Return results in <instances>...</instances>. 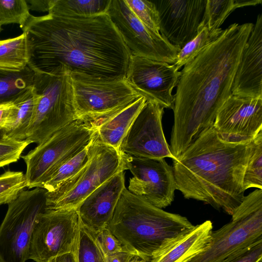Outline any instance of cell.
Masks as SVG:
<instances>
[{
  "label": "cell",
  "instance_id": "1",
  "mask_svg": "<svg viewBox=\"0 0 262 262\" xmlns=\"http://www.w3.org/2000/svg\"><path fill=\"white\" fill-rule=\"evenodd\" d=\"M28 66L34 73L125 79L131 55L107 13L91 17L31 15Z\"/></svg>",
  "mask_w": 262,
  "mask_h": 262
},
{
  "label": "cell",
  "instance_id": "2",
  "mask_svg": "<svg viewBox=\"0 0 262 262\" xmlns=\"http://www.w3.org/2000/svg\"><path fill=\"white\" fill-rule=\"evenodd\" d=\"M253 25H231L180 72L169 145L174 159L213 127L217 111L232 94L234 77Z\"/></svg>",
  "mask_w": 262,
  "mask_h": 262
},
{
  "label": "cell",
  "instance_id": "3",
  "mask_svg": "<svg viewBox=\"0 0 262 262\" xmlns=\"http://www.w3.org/2000/svg\"><path fill=\"white\" fill-rule=\"evenodd\" d=\"M252 149V141L227 142L210 128L173 159L176 189L186 199L232 215L245 196L243 178Z\"/></svg>",
  "mask_w": 262,
  "mask_h": 262
},
{
  "label": "cell",
  "instance_id": "4",
  "mask_svg": "<svg viewBox=\"0 0 262 262\" xmlns=\"http://www.w3.org/2000/svg\"><path fill=\"white\" fill-rule=\"evenodd\" d=\"M193 227L186 217L158 208L125 188L107 227L126 252L149 262Z\"/></svg>",
  "mask_w": 262,
  "mask_h": 262
},
{
  "label": "cell",
  "instance_id": "5",
  "mask_svg": "<svg viewBox=\"0 0 262 262\" xmlns=\"http://www.w3.org/2000/svg\"><path fill=\"white\" fill-rule=\"evenodd\" d=\"M88 148L89 160L83 168L54 191H47V210L76 209L105 181L127 170V155L101 142L96 132Z\"/></svg>",
  "mask_w": 262,
  "mask_h": 262
},
{
  "label": "cell",
  "instance_id": "6",
  "mask_svg": "<svg viewBox=\"0 0 262 262\" xmlns=\"http://www.w3.org/2000/svg\"><path fill=\"white\" fill-rule=\"evenodd\" d=\"M32 86L38 97L25 140L39 144L78 118L70 74L34 73Z\"/></svg>",
  "mask_w": 262,
  "mask_h": 262
},
{
  "label": "cell",
  "instance_id": "7",
  "mask_svg": "<svg viewBox=\"0 0 262 262\" xmlns=\"http://www.w3.org/2000/svg\"><path fill=\"white\" fill-rule=\"evenodd\" d=\"M95 132L92 123L78 119L21 156L26 165L27 187L40 188L57 168L88 144Z\"/></svg>",
  "mask_w": 262,
  "mask_h": 262
},
{
  "label": "cell",
  "instance_id": "8",
  "mask_svg": "<svg viewBox=\"0 0 262 262\" xmlns=\"http://www.w3.org/2000/svg\"><path fill=\"white\" fill-rule=\"evenodd\" d=\"M262 241V189L246 196L231 221L212 231L208 247L187 262H221L233 252Z\"/></svg>",
  "mask_w": 262,
  "mask_h": 262
},
{
  "label": "cell",
  "instance_id": "9",
  "mask_svg": "<svg viewBox=\"0 0 262 262\" xmlns=\"http://www.w3.org/2000/svg\"><path fill=\"white\" fill-rule=\"evenodd\" d=\"M47 191L41 188L21 191L8 204L0 226V262H26L33 229L46 211Z\"/></svg>",
  "mask_w": 262,
  "mask_h": 262
},
{
  "label": "cell",
  "instance_id": "10",
  "mask_svg": "<svg viewBox=\"0 0 262 262\" xmlns=\"http://www.w3.org/2000/svg\"><path fill=\"white\" fill-rule=\"evenodd\" d=\"M79 119L96 124L127 107L141 96L125 79L106 80L71 75Z\"/></svg>",
  "mask_w": 262,
  "mask_h": 262
},
{
  "label": "cell",
  "instance_id": "11",
  "mask_svg": "<svg viewBox=\"0 0 262 262\" xmlns=\"http://www.w3.org/2000/svg\"><path fill=\"white\" fill-rule=\"evenodd\" d=\"M80 226L75 208L47 210L41 213L33 229L29 259L48 262L57 256L76 253Z\"/></svg>",
  "mask_w": 262,
  "mask_h": 262
},
{
  "label": "cell",
  "instance_id": "12",
  "mask_svg": "<svg viewBox=\"0 0 262 262\" xmlns=\"http://www.w3.org/2000/svg\"><path fill=\"white\" fill-rule=\"evenodd\" d=\"M107 14L131 55L174 63L180 49L144 25L125 0H111Z\"/></svg>",
  "mask_w": 262,
  "mask_h": 262
},
{
  "label": "cell",
  "instance_id": "13",
  "mask_svg": "<svg viewBox=\"0 0 262 262\" xmlns=\"http://www.w3.org/2000/svg\"><path fill=\"white\" fill-rule=\"evenodd\" d=\"M180 72L173 64L131 55L126 74L129 85L146 101L173 108Z\"/></svg>",
  "mask_w": 262,
  "mask_h": 262
},
{
  "label": "cell",
  "instance_id": "14",
  "mask_svg": "<svg viewBox=\"0 0 262 262\" xmlns=\"http://www.w3.org/2000/svg\"><path fill=\"white\" fill-rule=\"evenodd\" d=\"M163 110L157 103L146 101L122 140L119 150L136 157L174 159L163 130Z\"/></svg>",
  "mask_w": 262,
  "mask_h": 262
},
{
  "label": "cell",
  "instance_id": "15",
  "mask_svg": "<svg viewBox=\"0 0 262 262\" xmlns=\"http://www.w3.org/2000/svg\"><path fill=\"white\" fill-rule=\"evenodd\" d=\"M127 170L133 174L130 192L161 209L171 205L177 189L172 168L165 159L127 155Z\"/></svg>",
  "mask_w": 262,
  "mask_h": 262
},
{
  "label": "cell",
  "instance_id": "16",
  "mask_svg": "<svg viewBox=\"0 0 262 262\" xmlns=\"http://www.w3.org/2000/svg\"><path fill=\"white\" fill-rule=\"evenodd\" d=\"M213 128L223 141L250 142L262 130V98L231 94L217 112Z\"/></svg>",
  "mask_w": 262,
  "mask_h": 262
},
{
  "label": "cell",
  "instance_id": "17",
  "mask_svg": "<svg viewBox=\"0 0 262 262\" xmlns=\"http://www.w3.org/2000/svg\"><path fill=\"white\" fill-rule=\"evenodd\" d=\"M158 11L160 32L181 49L198 34L207 0L151 1Z\"/></svg>",
  "mask_w": 262,
  "mask_h": 262
},
{
  "label": "cell",
  "instance_id": "18",
  "mask_svg": "<svg viewBox=\"0 0 262 262\" xmlns=\"http://www.w3.org/2000/svg\"><path fill=\"white\" fill-rule=\"evenodd\" d=\"M231 94L241 97L262 98V14L242 51L234 77Z\"/></svg>",
  "mask_w": 262,
  "mask_h": 262
},
{
  "label": "cell",
  "instance_id": "19",
  "mask_svg": "<svg viewBox=\"0 0 262 262\" xmlns=\"http://www.w3.org/2000/svg\"><path fill=\"white\" fill-rule=\"evenodd\" d=\"M125 188L121 171L94 190L76 208L81 223L96 234L107 227Z\"/></svg>",
  "mask_w": 262,
  "mask_h": 262
},
{
  "label": "cell",
  "instance_id": "20",
  "mask_svg": "<svg viewBox=\"0 0 262 262\" xmlns=\"http://www.w3.org/2000/svg\"><path fill=\"white\" fill-rule=\"evenodd\" d=\"M212 222L207 220L193 226L149 262H187L208 246L212 232Z\"/></svg>",
  "mask_w": 262,
  "mask_h": 262
},
{
  "label": "cell",
  "instance_id": "21",
  "mask_svg": "<svg viewBox=\"0 0 262 262\" xmlns=\"http://www.w3.org/2000/svg\"><path fill=\"white\" fill-rule=\"evenodd\" d=\"M146 101L144 97H140L124 108L93 124L100 141L119 150L122 140Z\"/></svg>",
  "mask_w": 262,
  "mask_h": 262
},
{
  "label": "cell",
  "instance_id": "22",
  "mask_svg": "<svg viewBox=\"0 0 262 262\" xmlns=\"http://www.w3.org/2000/svg\"><path fill=\"white\" fill-rule=\"evenodd\" d=\"M38 95L33 86L13 100V106L4 130L10 138L26 139Z\"/></svg>",
  "mask_w": 262,
  "mask_h": 262
},
{
  "label": "cell",
  "instance_id": "23",
  "mask_svg": "<svg viewBox=\"0 0 262 262\" xmlns=\"http://www.w3.org/2000/svg\"><path fill=\"white\" fill-rule=\"evenodd\" d=\"M29 53L25 33L12 38L0 40V69L20 71L28 66Z\"/></svg>",
  "mask_w": 262,
  "mask_h": 262
},
{
  "label": "cell",
  "instance_id": "24",
  "mask_svg": "<svg viewBox=\"0 0 262 262\" xmlns=\"http://www.w3.org/2000/svg\"><path fill=\"white\" fill-rule=\"evenodd\" d=\"M111 0H54L49 14L91 17L107 13Z\"/></svg>",
  "mask_w": 262,
  "mask_h": 262
},
{
  "label": "cell",
  "instance_id": "25",
  "mask_svg": "<svg viewBox=\"0 0 262 262\" xmlns=\"http://www.w3.org/2000/svg\"><path fill=\"white\" fill-rule=\"evenodd\" d=\"M34 76L28 66L20 71L0 69V103L15 100L31 87Z\"/></svg>",
  "mask_w": 262,
  "mask_h": 262
},
{
  "label": "cell",
  "instance_id": "26",
  "mask_svg": "<svg viewBox=\"0 0 262 262\" xmlns=\"http://www.w3.org/2000/svg\"><path fill=\"white\" fill-rule=\"evenodd\" d=\"M88 145L57 168L45 180L40 188L48 192L54 191L82 170L89 160Z\"/></svg>",
  "mask_w": 262,
  "mask_h": 262
},
{
  "label": "cell",
  "instance_id": "27",
  "mask_svg": "<svg viewBox=\"0 0 262 262\" xmlns=\"http://www.w3.org/2000/svg\"><path fill=\"white\" fill-rule=\"evenodd\" d=\"M222 28L209 31L206 27L199 28L197 35L183 47L178 53L173 64L177 69L184 66L202 50L216 39L222 33Z\"/></svg>",
  "mask_w": 262,
  "mask_h": 262
},
{
  "label": "cell",
  "instance_id": "28",
  "mask_svg": "<svg viewBox=\"0 0 262 262\" xmlns=\"http://www.w3.org/2000/svg\"><path fill=\"white\" fill-rule=\"evenodd\" d=\"M76 255L77 262H107L96 234L83 225L81 221Z\"/></svg>",
  "mask_w": 262,
  "mask_h": 262
},
{
  "label": "cell",
  "instance_id": "29",
  "mask_svg": "<svg viewBox=\"0 0 262 262\" xmlns=\"http://www.w3.org/2000/svg\"><path fill=\"white\" fill-rule=\"evenodd\" d=\"M238 8L235 0H207L199 28L212 31L220 28L229 14Z\"/></svg>",
  "mask_w": 262,
  "mask_h": 262
},
{
  "label": "cell",
  "instance_id": "30",
  "mask_svg": "<svg viewBox=\"0 0 262 262\" xmlns=\"http://www.w3.org/2000/svg\"><path fill=\"white\" fill-rule=\"evenodd\" d=\"M253 149L243 178L245 190L250 188L262 189V130L252 140Z\"/></svg>",
  "mask_w": 262,
  "mask_h": 262
},
{
  "label": "cell",
  "instance_id": "31",
  "mask_svg": "<svg viewBox=\"0 0 262 262\" xmlns=\"http://www.w3.org/2000/svg\"><path fill=\"white\" fill-rule=\"evenodd\" d=\"M26 0H0V27L18 24L22 29L32 15Z\"/></svg>",
  "mask_w": 262,
  "mask_h": 262
},
{
  "label": "cell",
  "instance_id": "32",
  "mask_svg": "<svg viewBox=\"0 0 262 262\" xmlns=\"http://www.w3.org/2000/svg\"><path fill=\"white\" fill-rule=\"evenodd\" d=\"M27 187L25 174L8 170L0 175V206L9 204Z\"/></svg>",
  "mask_w": 262,
  "mask_h": 262
},
{
  "label": "cell",
  "instance_id": "33",
  "mask_svg": "<svg viewBox=\"0 0 262 262\" xmlns=\"http://www.w3.org/2000/svg\"><path fill=\"white\" fill-rule=\"evenodd\" d=\"M135 15L146 27L160 34L158 11L151 1L125 0Z\"/></svg>",
  "mask_w": 262,
  "mask_h": 262
},
{
  "label": "cell",
  "instance_id": "34",
  "mask_svg": "<svg viewBox=\"0 0 262 262\" xmlns=\"http://www.w3.org/2000/svg\"><path fill=\"white\" fill-rule=\"evenodd\" d=\"M30 144L27 140H17L7 137L0 141V168L17 162Z\"/></svg>",
  "mask_w": 262,
  "mask_h": 262
},
{
  "label": "cell",
  "instance_id": "35",
  "mask_svg": "<svg viewBox=\"0 0 262 262\" xmlns=\"http://www.w3.org/2000/svg\"><path fill=\"white\" fill-rule=\"evenodd\" d=\"M261 260L262 241L233 252L221 262H259Z\"/></svg>",
  "mask_w": 262,
  "mask_h": 262
},
{
  "label": "cell",
  "instance_id": "36",
  "mask_svg": "<svg viewBox=\"0 0 262 262\" xmlns=\"http://www.w3.org/2000/svg\"><path fill=\"white\" fill-rule=\"evenodd\" d=\"M101 248L106 256L121 251H126L117 238L105 228L97 234Z\"/></svg>",
  "mask_w": 262,
  "mask_h": 262
},
{
  "label": "cell",
  "instance_id": "37",
  "mask_svg": "<svg viewBox=\"0 0 262 262\" xmlns=\"http://www.w3.org/2000/svg\"><path fill=\"white\" fill-rule=\"evenodd\" d=\"M29 10L49 12L54 0H26Z\"/></svg>",
  "mask_w": 262,
  "mask_h": 262
},
{
  "label": "cell",
  "instance_id": "38",
  "mask_svg": "<svg viewBox=\"0 0 262 262\" xmlns=\"http://www.w3.org/2000/svg\"><path fill=\"white\" fill-rule=\"evenodd\" d=\"M138 258L140 257L126 251L118 252L106 256L107 262H131Z\"/></svg>",
  "mask_w": 262,
  "mask_h": 262
},
{
  "label": "cell",
  "instance_id": "39",
  "mask_svg": "<svg viewBox=\"0 0 262 262\" xmlns=\"http://www.w3.org/2000/svg\"><path fill=\"white\" fill-rule=\"evenodd\" d=\"M13 106V100L0 103V129H4L6 126Z\"/></svg>",
  "mask_w": 262,
  "mask_h": 262
},
{
  "label": "cell",
  "instance_id": "40",
  "mask_svg": "<svg viewBox=\"0 0 262 262\" xmlns=\"http://www.w3.org/2000/svg\"><path fill=\"white\" fill-rule=\"evenodd\" d=\"M48 262H77L76 253L71 252L57 256Z\"/></svg>",
  "mask_w": 262,
  "mask_h": 262
},
{
  "label": "cell",
  "instance_id": "41",
  "mask_svg": "<svg viewBox=\"0 0 262 262\" xmlns=\"http://www.w3.org/2000/svg\"><path fill=\"white\" fill-rule=\"evenodd\" d=\"M5 132L3 129H0V141H2L7 137Z\"/></svg>",
  "mask_w": 262,
  "mask_h": 262
},
{
  "label": "cell",
  "instance_id": "42",
  "mask_svg": "<svg viewBox=\"0 0 262 262\" xmlns=\"http://www.w3.org/2000/svg\"><path fill=\"white\" fill-rule=\"evenodd\" d=\"M131 262H147V261H146L142 259H141L140 258H137V259H135L133 260Z\"/></svg>",
  "mask_w": 262,
  "mask_h": 262
},
{
  "label": "cell",
  "instance_id": "43",
  "mask_svg": "<svg viewBox=\"0 0 262 262\" xmlns=\"http://www.w3.org/2000/svg\"><path fill=\"white\" fill-rule=\"evenodd\" d=\"M2 30V27H0V32Z\"/></svg>",
  "mask_w": 262,
  "mask_h": 262
},
{
  "label": "cell",
  "instance_id": "44",
  "mask_svg": "<svg viewBox=\"0 0 262 262\" xmlns=\"http://www.w3.org/2000/svg\"><path fill=\"white\" fill-rule=\"evenodd\" d=\"M259 262H262V261H259Z\"/></svg>",
  "mask_w": 262,
  "mask_h": 262
}]
</instances>
